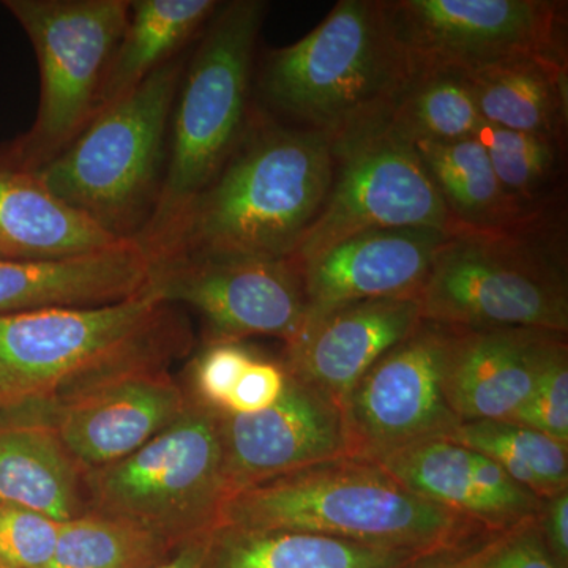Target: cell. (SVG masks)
I'll return each mask as SVG.
<instances>
[{"label": "cell", "instance_id": "cell-1", "mask_svg": "<svg viewBox=\"0 0 568 568\" xmlns=\"http://www.w3.org/2000/svg\"><path fill=\"white\" fill-rule=\"evenodd\" d=\"M332 179V141L323 133L248 123L156 261L179 254L293 257L327 200Z\"/></svg>", "mask_w": 568, "mask_h": 568}, {"label": "cell", "instance_id": "cell-2", "mask_svg": "<svg viewBox=\"0 0 568 568\" xmlns=\"http://www.w3.org/2000/svg\"><path fill=\"white\" fill-rule=\"evenodd\" d=\"M220 525L324 534L398 551L436 555L489 532L426 500L377 463L345 457L234 493Z\"/></svg>", "mask_w": 568, "mask_h": 568}, {"label": "cell", "instance_id": "cell-3", "mask_svg": "<svg viewBox=\"0 0 568 568\" xmlns=\"http://www.w3.org/2000/svg\"><path fill=\"white\" fill-rule=\"evenodd\" d=\"M265 10L261 0L219 7L179 85L166 171L133 239L152 263L173 245L183 220L245 134L254 48Z\"/></svg>", "mask_w": 568, "mask_h": 568}, {"label": "cell", "instance_id": "cell-4", "mask_svg": "<svg viewBox=\"0 0 568 568\" xmlns=\"http://www.w3.org/2000/svg\"><path fill=\"white\" fill-rule=\"evenodd\" d=\"M414 77L379 0H339L304 39L267 55L260 89L293 126L334 142L387 121Z\"/></svg>", "mask_w": 568, "mask_h": 568}, {"label": "cell", "instance_id": "cell-5", "mask_svg": "<svg viewBox=\"0 0 568 568\" xmlns=\"http://www.w3.org/2000/svg\"><path fill=\"white\" fill-rule=\"evenodd\" d=\"M153 291L100 306L0 316V409H50L95 377L173 345Z\"/></svg>", "mask_w": 568, "mask_h": 568}, {"label": "cell", "instance_id": "cell-6", "mask_svg": "<svg viewBox=\"0 0 568 568\" xmlns=\"http://www.w3.org/2000/svg\"><path fill=\"white\" fill-rule=\"evenodd\" d=\"M181 80V62L163 63L129 95L97 112L61 153L33 173L63 204L133 241L138 220L159 192Z\"/></svg>", "mask_w": 568, "mask_h": 568}, {"label": "cell", "instance_id": "cell-7", "mask_svg": "<svg viewBox=\"0 0 568 568\" xmlns=\"http://www.w3.org/2000/svg\"><path fill=\"white\" fill-rule=\"evenodd\" d=\"M88 511L130 523L182 547L220 525L230 489L219 410L194 398L134 454L84 473Z\"/></svg>", "mask_w": 568, "mask_h": 568}, {"label": "cell", "instance_id": "cell-8", "mask_svg": "<svg viewBox=\"0 0 568 568\" xmlns=\"http://www.w3.org/2000/svg\"><path fill=\"white\" fill-rule=\"evenodd\" d=\"M525 234L452 235L418 290L422 320L567 335L566 272Z\"/></svg>", "mask_w": 568, "mask_h": 568}, {"label": "cell", "instance_id": "cell-9", "mask_svg": "<svg viewBox=\"0 0 568 568\" xmlns=\"http://www.w3.org/2000/svg\"><path fill=\"white\" fill-rule=\"evenodd\" d=\"M130 0H7L28 33L40 73V103L21 145L22 168L37 170L92 121L100 88L130 18Z\"/></svg>", "mask_w": 568, "mask_h": 568}, {"label": "cell", "instance_id": "cell-10", "mask_svg": "<svg viewBox=\"0 0 568 568\" xmlns=\"http://www.w3.org/2000/svg\"><path fill=\"white\" fill-rule=\"evenodd\" d=\"M332 155L331 192L295 250V263H310L366 231L429 227L459 234L413 141L388 119L332 142Z\"/></svg>", "mask_w": 568, "mask_h": 568}, {"label": "cell", "instance_id": "cell-11", "mask_svg": "<svg viewBox=\"0 0 568 568\" xmlns=\"http://www.w3.org/2000/svg\"><path fill=\"white\" fill-rule=\"evenodd\" d=\"M416 73H470L518 59H566L560 2L379 0Z\"/></svg>", "mask_w": 568, "mask_h": 568}, {"label": "cell", "instance_id": "cell-12", "mask_svg": "<svg viewBox=\"0 0 568 568\" xmlns=\"http://www.w3.org/2000/svg\"><path fill=\"white\" fill-rule=\"evenodd\" d=\"M149 290L163 304L194 310L205 345L250 336L290 345L305 323L304 274L293 257L179 254L152 263Z\"/></svg>", "mask_w": 568, "mask_h": 568}, {"label": "cell", "instance_id": "cell-13", "mask_svg": "<svg viewBox=\"0 0 568 568\" xmlns=\"http://www.w3.org/2000/svg\"><path fill=\"white\" fill-rule=\"evenodd\" d=\"M454 335L452 325L422 320L361 377L342 409L349 457L379 463L462 424L444 394Z\"/></svg>", "mask_w": 568, "mask_h": 568}, {"label": "cell", "instance_id": "cell-14", "mask_svg": "<svg viewBox=\"0 0 568 568\" xmlns=\"http://www.w3.org/2000/svg\"><path fill=\"white\" fill-rule=\"evenodd\" d=\"M168 357L97 377L41 413L84 473L129 457L182 416L190 392L164 368Z\"/></svg>", "mask_w": 568, "mask_h": 568}, {"label": "cell", "instance_id": "cell-15", "mask_svg": "<svg viewBox=\"0 0 568 568\" xmlns=\"http://www.w3.org/2000/svg\"><path fill=\"white\" fill-rule=\"evenodd\" d=\"M282 396L254 414L219 410L230 496L294 470L349 457L342 409L286 372Z\"/></svg>", "mask_w": 568, "mask_h": 568}, {"label": "cell", "instance_id": "cell-16", "mask_svg": "<svg viewBox=\"0 0 568 568\" xmlns=\"http://www.w3.org/2000/svg\"><path fill=\"white\" fill-rule=\"evenodd\" d=\"M450 237L429 227L366 231L302 264L304 327L358 302L417 297L437 253Z\"/></svg>", "mask_w": 568, "mask_h": 568}, {"label": "cell", "instance_id": "cell-17", "mask_svg": "<svg viewBox=\"0 0 568 568\" xmlns=\"http://www.w3.org/2000/svg\"><path fill=\"white\" fill-rule=\"evenodd\" d=\"M420 321L417 297L342 306L305 325L286 345L282 365L343 409L361 377Z\"/></svg>", "mask_w": 568, "mask_h": 568}, {"label": "cell", "instance_id": "cell-18", "mask_svg": "<svg viewBox=\"0 0 568 568\" xmlns=\"http://www.w3.org/2000/svg\"><path fill=\"white\" fill-rule=\"evenodd\" d=\"M558 332L455 327L444 394L462 422L511 420L528 402Z\"/></svg>", "mask_w": 568, "mask_h": 568}, {"label": "cell", "instance_id": "cell-19", "mask_svg": "<svg viewBox=\"0 0 568 568\" xmlns=\"http://www.w3.org/2000/svg\"><path fill=\"white\" fill-rule=\"evenodd\" d=\"M151 274V257L134 241L65 260L0 257V316L115 304L145 293Z\"/></svg>", "mask_w": 568, "mask_h": 568}, {"label": "cell", "instance_id": "cell-20", "mask_svg": "<svg viewBox=\"0 0 568 568\" xmlns=\"http://www.w3.org/2000/svg\"><path fill=\"white\" fill-rule=\"evenodd\" d=\"M132 239L103 230L52 196L32 170L0 166V256L50 261L106 252Z\"/></svg>", "mask_w": 568, "mask_h": 568}, {"label": "cell", "instance_id": "cell-21", "mask_svg": "<svg viewBox=\"0 0 568 568\" xmlns=\"http://www.w3.org/2000/svg\"><path fill=\"white\" fill-rule=\"evenodd\" d=\"M0 504L59 523L88 514L84 470L41 413L0 424Z\"/></svg>", "mask_w": 568, "mask_h": 568}, {"label": "cell", "instance_id": "cell-22", "mask_svg": "<svg viewBox=\"0 0 568 568\" xmlns=\"http://www.w3.org/2000/svg\"><path fill=\"white\" fill-rule=\"evenodd\" d=\"M428 556L324 534L219 525L201 568H416Z\"/></svg>", "mask_w": 568, "mask_h": 568}, {"label": "cell", "instance_id": "cell-23", "mask_svg": "<svg viewBox=\"0 0 568 568\" xmlns=\"http://www.w3.org/2000/svg\"><path fill=\"white\" fill-rule=\"evenodd\" d=\"M459 234H525L538 212L508 196L476 140L413 142Z\"/></svg>", "mask_w": 568, "mask_h": 568}, {"label": "cell", "instance_id": "cell-24", "mask_svg": "<svg viewBox=\"0 0 568 568\" xmlns=\"http://www.w3.org/2000/svg\"><path fill=\"white\" fill-rule=\"evenodd\" d=\"M463 74L485 123L562 142L566 59H518Z\"/></svg>", "mask_w": 568, "mask_h": 568}, {"label": "cell", "instance_id": "cell-25", "mask_svg": "<svg viewBox=\"0 0 568 568\" xmlns=\"http://www.w3.org/2000/svg\"><path fill=\"white\" fill-rule=\"evenodd\" d=\"M215 0H134L114 54L104 71L97 112L133 92L149 74L170 62L185 41L213 17Z\"/></svg>", "mask_w": 568, "mask_h": 568}, {"label": "cell", "instance_id": "cell-26", "mask_svg": "<svg viewBox=\"0 0 568 568\" xmlns=\"http://www.w3.org/2000/svg\"><path fill=\"white\" fill-rule=\"evenodd\" d=\"M377 465L424 499L476 519L489 530H503L478 488L470 448L436 437L402 448Z\"/></svg>", "mask_w": 568, "mask_h": 568}, {"label": "cell", "instance_id": "cell-27", "mask_svg": "<svg viewBox=\"0 0 568 568\" xmlns=\"http://www.w3.org/2000/svg\"><path fill=\"white\" fill-rule=\"evenodd\" d=\"M448 439L495 459L541 500L568 489V446L508 420L463 422Z\"/></svg>", "mask_w": 568, "mask_h": 568}, {"label": "cell", "instance_id": "cell-28", "mask_svg": "<svg viewBox=\"0 0 568 568\" xmlns=\"http://www.w3.org/2000/svg\"><path fill=\"white\" fill-rule=\"evenodd\" d=\"M179 548L130 523L88 511L61 523L54 555L43 568H153Z\"/></svg>", "mask_w": 568, "mask_h": 568}, {"label": "cell", "instance_id": "cell-29", "mask_svg": "<svg viewBox=\"0 0 568 568\" xmlns=\"http://www.w3.org/2000/svg\"><path fill=\"white\" fill-rule=\"evenodd\" d=\"M388 121L413 142L469 140L485 123L469 81L457 71L416 73Z\"/></svg>", "mask_w": 568, "mask_h": 568}, {"label": "cell", "instance_id": "cell-30", "mask_svg": "<svg viewBox=\"0 0 568 568\" xmlns=\"http://www.w3.org/2000/svg\"><path fill=\"white\" fill-rule=\"evenodd\" d=\"M476 140L487 151L504 192L523 207L538 212V201L558 171L560 141L491 123L481 125Z\"/></svg>", "mask_w": 568, "mask_h": 568}, {"label": "cell", "instance_id": "cell-31", "mask_svg": "<svg viewBox=\"0 0 568 568\" xmlns=\"http://www.w3.org/2000/svg\"><path fill=\"white\" fill-rule=\"evenodd\" d=\"M568 446V343L560 335L552 343L544 368L526 405L511 418Z\"/></svg>", "mask_w": 568, "mask_h": 568}, {"label": "cell", "instance_id": "cell-32", "mask_svg": "<svg viewBox=\"0 0 568 568\" xmlns=\"http://www.w3.org/2000/svg\"><path fill=\"white\" fill-rule=\"evenodd\" d=\"M61 523L0 504V568H43L58 545Z\"/></svg>", "mask_w": 568, "mask_h": 568}, {"label": "cell", "instance_id": "cell-33", "mask_svg": "<svg viewBox=\"0 0 568 568\" xmlns=\"http://www.w3.org/2000/svg\"><path fill=\"white\" fill-rule=\"evenodd\" d=\"M253 361L242 343H207L193 364L192 395L213 409H226L234 387Z\"/></svg>", "mask_w": 568, "mask_h": 568}, {"label": "cell", "instance_id": "cell-34", "mask_svg": "<svg viewBox=\"0 0 568 568\" xmlns=\"http://www.w3.org/2000/svg\"><path fill=\"white\" fill-rule=\"evenodd\" d=\"M286 377L282 364L254 358L239 379L223 413L254 414L267 409L282 396Z\"/></svg>", "mask_w": 568, "mask_h": 568}, {"label": "cell", "instance_id": "cell-35", "mask_svg": "<svg viewBox=\"0 0 568 568\" xmlns=\"http://www.w3.org/2000/svg\"><path fill=\"white\" fill-rule=\"evenodd\" d=\"M484 568H559L549 555L538 517L511 530Z\"/></svg>", "mask_w": 568, "mask_h": 568}, {"label": "cell", "instance_id": "cell-36", "mask_svg": "<svg viewBox=\"0 0 568 568\" xmlns=\"http://www.w3.org/2000/svg\"><path fill=\"white\" fill-rule=\"evenodd\" d=\"M514 529L489 530L458 547L428 556L416 568H484Z\"/></svg>", "mask_w": 568, "mask_h": 568}, {"label": "cell", "instance_id": "cell-37", "mask_svg": "<svg viewBox=\"0 0 568 568\" xmlns=\"http://www.w3.org/2000/svg\"><path fill=\"white\" fill-rule=\"evenodd\" d=\"M538 523L549 555L559 568H568V489L544 500Z\"/></svg>", "mask_w": 568, "mask_h": 568}, {"label": "cell", "instance_id": "cell-38", "mask_svg": "<svg viewBox=\"0 0 568 568\" xmlns=\"http://www.w3.org/2000/svg\"><path fill=\"white\" fill-rule=\"evenodd\" d=\"M207 536L196 537L183 544L166 562L153 568H201L205 555Z\"/></svg>", "mask_w": 568, "mask_h": 568}, {"label": "cell", "instance_id": "cell-39", "mask_svg": "<svg viewBox=\"0 0 568 568\" xmlns=\"http://www.w3.org/2000/svg\"><path fill=\"white\" fill-rule=\"evenodd\" d=\"M0 257H2V256H0Z\"/></svg>", "mask_w": 568, "mask_h": 568}]
</instances>
